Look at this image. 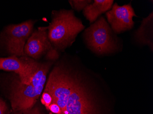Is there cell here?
Returning <instances> with one entry per match:
<instances>
[{"instance_id":"277c9868","label":"cell","mask_w":153,"mask_h":114,"mask_svg":"<svg viewBox=\"0 0 153 114\" xmlns=\"http://www.w3.org/2000/svg\"><path fill=\"white\" fill-rule=\"evenodd\" d=\"M88 91L74 77L71 93L62 114H96V110Z\"/></svg>"},{"instance_id":"5b68a950","label":"cell","mask_w":153,"mask_h":114,"mask_svg":"<svg viewBox=\"0 0 153 114\" xmlns=\"http://www.w3.org/2000/svg\"><path fill=\"white\" fill-rule=\"evenodd\" d=\"M47 30L48 26H41L32 32L25 45V54L35 60L39 59L46 54L47 58L50 60L58 58V52L50 42Z\"/></svg>"},{"instance_id":"7a4b0ae2","label":"cell","mask_w":153,"mask_h":114,"mask_svg":"<svg viewBox=\"0 0 153 114\" xmlns=\"http://www.w3.org/2000/svg\"><path fill=\"white\" fill-rule=\"evenodd\" d=\"M85 27L72 10L55 11L52 22L48 26V38L56 50L62 51L72 45Z\"/></svg>"},{"instance_id":"3957f363","label":"cell","mask_w":153,"mask_h":114,"mask_svg":"<svg viewBox=\"0 0 153 114\" xmlns=\"http://www.w3.org/2000/svg\"><path fill=\"white\" fill-rule=\"evenodd\" d=\"M84 35L88 47L96 54L111 53L117 49L111 28L104 17L87 28Z\"/></svg>"},{"instance_id":"8fae6325","label":"cell","mask_w":153,"mask_h":114,"mask_svg":"<svg viewBox=\"0 0 153 114\" xmlns=\"http://www.w3.org/2000/svg\"><path fill=\"white\" fill-rule=\"evenodd\" d=\"M91 1H70L69 2L71 3L72 6L76 10L80 11L86 7L88 4L91 3Z\"/></svg>"},{"instance_id":"ba28073f","label":"cell","mask_w":153,"mask_h":114,"mask_svg":"<svg viewBox=\"0 0 153 114\" xmlns=\"http://www.w3.org/2000/svg\"><path fill=\"white\" fill-rule=\"evenodd\" d=\"M108 22L116 33L131 29L134 26L133 18L136 17L130 4L120 6L115 3L112 8L106 13Z\"/></svg>"},{"instance_id":"4fadbf2b","label":"cell","mask_w":153,"mask_h":114,"mask_svg":"<svg viewBox=\"0 0 153 114\" xmlns=\"http://www.w3.org/2000/svg\"><path fill=\"white\" fill-rule=\"evenodd\" d=\"M47 109L51 111L52 113L55 114H62L61 109L56 104L52 103L49 106H48Z\"/></svg>"},{"instance_id":"8992f818","label":"cell","mask_w":153,"mask_h":114,"mask_svg":"<svg viewBox=\"0 0 153 114\" xmlns=\"http://www.w3.org/2000/svg\"><path fill=\"white\" fill-rule=\"evenodd\" d=\"M33 23L28 20L19 24L11 25L6 28L7 49L9 54L15 56H25L26 41L32 33Z\"/></svg>"},{"instance_id":"5bb4252c","label":"cell","mask_w":153,"mask_h":114,"mask_svg":"<svg viewBox=\"0 0 153 114\" xmlns=\"http://www.w3.org/2000/svg\"><path fill=\"white\" fill-rule=\"evenodd\" d=\"M18 114H42L40 110L38 107L32 108L25 110H21V112Z\"/></svg>"},{"instance_id":"6da1fadb","label":"cell","mask_w":153,"mask_h":114,"mask_svg":"<svg viewBox=\"0 0 153 114\" xmlns=\"http://www.w3.org/2000/svg\"><path fill=\"white\" fill-rule=\"evenodd\" d=\"M52 63H39L29 85L19 79L13 82L11 101L14 110L21 111L32 108L36 102L45 85L47 73Z\"/></svg>"},{"instance_id":"52a82bcc","label":"cell","mask_w":153,"mask_h":114,"mask_svg":"<svg viewBox=\"0 0 153 114\" xmlns=\"http://www.w3.org/2000/svg\"><path fill=\"white\" fill-rule=\"evenodd\" d=\"M38 63L27 57L18 58L15 56L0 58V70L11 71L19 74L21 82L29 85L36 68Z\"/></svg>"},{"instance_id":"9c48e42d","label":"cell","mask_w":153,"mask_h":114,"mask_svg":"<svg viewBox=\"0 0 153 114\" xmlns=\"http://www.w3.org/2000/svg\"><path fill=\"white\" fill-rule=\"evenodd\" d=\"M113 2L112 0H95L83 9L84 16L92 24L101 13L110 10Z\"/></svg>"},{"instance_id":"30bf717a","label":"cell","mask_w":153,"mask_h":114,"mask_svg":"<svg viewBox=\"0 0 153 114\" xmlns=\"http://www.w3.org/2000/svg\"><path fill=\"white\" fill-rule=\"evenodd\" d=\"M153 13L144 18L136 33V38L140 43L148 45L153 50Z\"/></svg>"},{"instance_id":"7c38bea8","label":"cell","mask_w":153,"mask_h":114,"mask_svg":"<svg viewBox=\"0 0 153 114\" xmlns=\"http://www.w3.org/2000/svg\"><path fill=\"white\" fill-rule=\"evenodd\" d=\"M52 96L49 93L46 91H44L43 93L42 98H41V102L45 106L46 108L48 107L52 102Z\"/></svg>"},{"instance_id":"9a60e30c","label":"cell","mask_w":153,"mask_h":114,"mask_svg":"<svg viewBox=\"0 0 153 114\" xmlns=\"http://www.w3.org/2000/svg\"><path fill=\"white\" fill-rule=\"evenodd\" d=\"M7 110V106L4 101L0 98V114H6Z\"/></svg>"}]
</instances>
